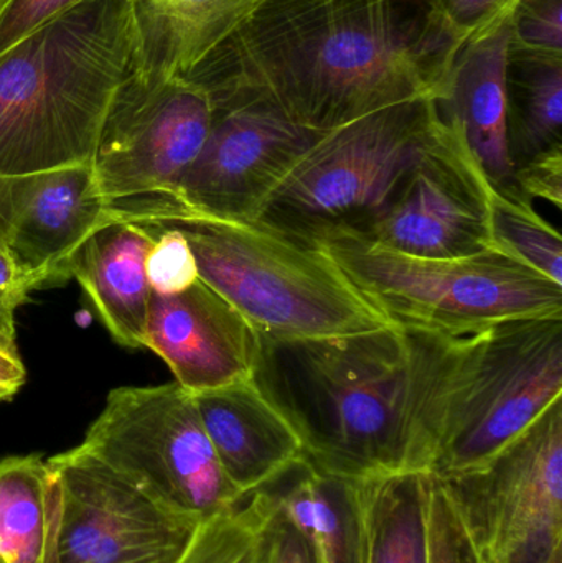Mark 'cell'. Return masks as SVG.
Masks as SVG:
<instances>
[{
	"label": "cell",
	"instance_id": "1",
	"mask_svg": "<svg viewBox=\"0 0 562 563\" xmlns=\"http://www.w3.org/2000/svg\"><path fill=\"white\" fill-rule=\"evenodd\" d=\"M459 49L436 0H266L187 79L213 108L263 104L326 134L439 101Z\"/></svg>",
	"mask_w": 562,
	"mask_h": 563
},
{
	"label": "cell",
	"instance_id": "2",
	"mask_svg": "<svg viewBox=\"0 0 562 563\" xmlns=\"http://www.w3.org/2000/svg\"><path fill=\"white\" fill-rule=\"evenodd\" d=\"M442 334L395 327L320 340L256 334L253 380L335 478L429 472L428 404Z\"/></svg>",
	"mask_w": 562,
	"mask_h": 563
},
{
	"label": "cell",
	"instance_id": "3",
	"mask_svg": "<svg viewBox=\"0 0 562 563\" xmlns=\"http://www.w3.org/2000/svg\"><path fill=\"white\" fill-rule=\"evenodd\" d=\"M134 53L131 0H79L0 55V177L91 162Z\"/></svg>",
	"mask_w": 562,
	"mask_h": 563
},
{
	"label": "cell",
	"instance_id": "4",
	"mask_svg": "<svg viewBox=\"0 0 562 563\" xmlns=\"http://www.w3.org/2000/svg\"><path fill=\"white\" fill-rule=\"evenodd\" d=\"M560 399L562 318L444 334L429 396V473L481 468Z\"/></svg>",
	"mask_w": 562,
	"mask_h": 563
},
{
	"label": "cell",
	"instance_id": "5",
	"mask_svg": "<svg viewBox=\"0 0 562 563\" xmlns=\"http://www.w3.org/2000/svg\"><path fill=\"white\" fill-rule=\"evenodd\" d=\"M190 243L198 274L269 340H320L395 327L317 247L261 224L170 218Z\"/></svg>",
	"mask_w": 562,
	"mask_h": 563
},
{
	"label": "cell",
	"instance_id": "6",
	"mask_svg": "<svg viewBox=\"0 0 562 563\" xmlns=\"http://www.w3.org/2000/svg\"><path fill=\"white\" fill-rule=\"evenodd\" d=\"M322 251L393 323L465 336L524 318H562V285L502 251L455 260L408 256L339 233Z\"/></svg>",
	"mask_w": 562,
	"mask_h": 563
},
{
	"label": "cell",
	"instance_id": "7",
	"mask_svg": "<svg viewBox=\"0 0 562 563\" xmlns=\"http://www.w3.org/2000/svg\"><path fill=\"white\" fill-rule=\"evenodd\" d=\"M441 122L438 101L421 98L326 132L253 223L310 247L355 233L388 203Z\"/></svg>",
	"mask_w": 562,
	"mask_h": 563
},
{
	"label": "cell",
	"instance_id": "8",
	"mask_svg": "<svg viewBox=\"0 0 562 563\" xmlns=\"http://www.w3.org/2000/svg\"><path fill=\"white\" fill-rule=\"evenodd\" d=\"M81 446L165 508L198 521L247 499L228 482L194 399L177 383L111 390Z\"/></svg>",
	"mask_w": 562,
	"mask_h": 563
},
{
	"label": "cell",
	"instance_id": "9",
	"mask_svg": "<svg viewBox=\"0 0 562 563\" xmlns=\"http://www.w3.org/2000/svg\"><path fill=\"white\" fill-rule=\"evenodd\" d=\"M438 479L485 563H548L562 545V399L481 468Z\"/></svg>",
	"mask_w": 562,
	"mask_h": 563
},
{
	"label": "cell",
	"instance_id": "10",
	"mask_svg": "<svg viewBox=\"0 0 562 563\" xmlns=\"http://www.w3.org/2000/svg\"><path fill=\"white\" fill-rule=\"evenodd\" d=\"M320 135L267 106L213 108L203 148L172 197L125 203L122 214L135 223H161L181 214L254 221Z\"/></svg>",
	"mask_w": 562,
	"mask_h": 563
},
{
	"label": "cell",
	"instance_id": "11",
	"mask_svg": "<svg viewBox=\"0 0 562 563\" xmlns=\"http://www.w3.org/2000/svg\"><path fill=\"white\" fill-rule=\"evenodd\" d=\"M213 106L187 78L148 81L129 75L119 88L92 155L111 207L168 198L203 148Z\"/></svg>",
	"mask_w": 562,
	"mask_h": 563
},
{
	"label": "cell",
	"instance_id": "12",
	"mask_svg": "<svg viewBox=\"0 0 562 563\" xmlns=\"http://www.w3.org/2000/svg\"><path fill=\"white\" fill-rule=\"evenodd\" d=\"M491 194L461 131L442 115L388 203L346 234L408 256H474L492 250Z\"/></svg>",
	"mask_w": 562,
	"mask_h": 563
},
{
	"label": "cell",
	"instance_id": "13",
	"mask_svg": "<svg viewBox=\"0 0 562 563\" xmlns=\"http://www.w3.org/2000/svg\"><path fill=\"white\" fill-rule=\"evenodd\" d=\"M48 463L62 496L55 563H175L200 526L81 445Z\"/></svg>",
	"mask_w": 562,
	"mask_h": 563
},
{
	"label": "cell",
	"instance_id": "14",
	"mask_svg": "<svg viewBox=\"0 0 562 563\" xmlns=\"http://www.w3.org/2000/svg\"><path fill=\"white\" fill-rule=\"evenodd\" d=\"M112 218L91 162L0 177V250L32 290L71 279L73 257Z\"/></svg>",
	"mask_w": 562,
	"mask_h": 563
},
{
	"label": "cell",
	"instance_id": "15",
	"mask_svg": "<svg viewBox=\"0 0 562 563\" xmlns=\"http://www.w3.org/2000/svg\"><path fill=\"white\" fill-rule=\"evenodd\" d=\"M145 347L194 396L250 379L256 333L227 298L200 279L181 294L151 295Z\"/></svg>",
	"mask_w": 562,
	"mask_h": 563
},
{
	"label": "cell",
	"instance_id": "16",
	"mask_svg": "<svg viewBox=\"0 0 562 563\" xmlns=\"http://www.w3.org/2000/svg\"><path fill=\"white\" fill-rule=\"evenodd\" d=\"M191 399L221 470L244 498L276 486L302 462L299 437L253 377Z\"/></svg>",
	"mask_w": 562,
	"mask_h": 563
},
{
	"label": "cell",
	"instance_id": "17",
	"mask_svg": "<svg viewBox=\"0 0 562 563\" xmlns=\"http://www.w3.org/2000/svg\"><path fill=\"white\" fill-rule=\"evenodd\" d=\"M511 13L459 49L438 101L442 115L461 131L491 187L502 191L514 187L508 154Z\"/></svg>",
	"mask_w": 562,
	"mask_h": 563
},
{
	"label": "cell",
	"instance_id": "18",
	"mask_svg": "<svg viewBox=\"0 0 562 563\" xmlns=\"http://www.w3.org/2000/svg\"><path fill=\"white\" fill-rule=\"evenodd\" d=\"M152 244L154 234L144 224L114 214L69 264V276L81 285L112 340L131 350L145 347L147 338L152 290L145 261Z\"/></svg>",
	"mask_w": 562,
	"mask_h": 563
},
{
	"label": "cell",
	"instance_id": "19",
	"mask_svg": "<svg viewBox=\"0 0 562 563\" xmlns=\"http://www.w3.org/2000/svg\"><path fill=\"white\" fill-rule=\"evenodd\" d=\"M266 0H131L132 75L148 81L187 78Z\"/></svg>",
	"mask_w": 562,
	"mask_h": 563
},
{
	"label": "cell",
	"instance_id": "20",
	"mask_svg": "<svg viewBox=\"0 0 562 563\" xmlns=\"http://www.w3.org/2000/svg\"><path fill=\"white\" fill-rule=\"evenodd\" d=\"M276 492L286 515L306 536L317 563H366L360 482L335 478L300 462Z\"/></svg>",
	"mask_w": 562,
	"mask_h": 563
},
{
	"label": "cell",
	"instance_id": "21",
	"mask_svg": "<svg viewBox=\"0 0 562 563\" xmlns=\"http://www.w3.org/2000/svg\"><path fill=\"white\" fill-rule=\"evenodd\" d=\"M62 496L42 455L0 460V563H55Z\"/></svg>",
	"mask_w": 562,
	"mask_h": 563
},
{
	"label": "cell",
	"instance_id": "22",
	"mask_svg": "<svg viewBox=\"0 0 562 563\" xmlns=\"http://www.w3.org/2000/svg\"><path fill=\"white\" fill-rule=\"evenodd\" d=\"M429 472L362 479L366 563H431Z\"/></svg>",
	"mask_w": 562,
	"mask_h": 563
},
{
	"label": "cell",
	"instance_id": "23",
	"mask_svg": "<svg viewBox=\"0 0 562 563\" xmlns=\"http://www.w3.org/2000/svg\"><path fill=\"white\" fill-rule=\"evenodd\" d=\"M562 147V59L511 55L508 154L515 168Z\"/></svg>",
	"mask_w": 562,
	"mask_h": 563
},
{
	"label": "cell",
	"instance_id": "24",
	"mask_svg": "<svg viewBox=\"0 0 562 563\" xmlns=\"http://www.w3.org/2000/svg\"><path fill=\"white\" fill-rule=\"evenodd\" d=\"M175 563H273L266 489L201 521Z\"/></svg>",
	"mask_w": 562,
	"mask_h": 563
},
{
	"label": "cell",
	"instance_id": "25",
	"mask_svg": "<svg viewBox=\"0 0 562 563\" xmlns=\"http://www.w3.org/2000/svg\"><path fill=\"white\" fill-rule=\"evenodd\" d=\"M492 247L562 285L560 231L541 218L528 198L514 190L491 194Z\"/></svg>",
	"mask_w": 562,
	"mask_h": 563
},
{
	"label": "cell",
	"instance_id": "26",
	"mask_svg": "<svg viewBox=\"0 0 562 563\" xmlns=\"http://www.w3.org/2000/svg\"><path fill=\"white\" fill-rule=\"evenodd\" d=\"M141 224L154 234V244L145 261L152 294H181L200 280L194 251L178 228L172 224Z\"/></svg>",
	"mask_w": 562,
	"mask_h": 563
},
{
	"label": "cell",
	"instance_id": "27",
	"mask_svg": "<svg viewBox=\"0 0 562 563\" xmlns=\"http://www.w3.org/2000/svg\"><path fill=\"white\" fill-rule=\"evenodd\" d=\"M511 55L562 59V0H520L511 13Z\"/></svg>",
	"mask_w": 562,
	"mask_h": 563
},
{
	"label": "cell",
	"instance_id": "28",
	"mask_svg": "<svg viewBox=\"0 0 562 563\" xmlns=\"http://www.w3.org/2000/svg\"><path fill=\"white\" fill-rule=\"evenodd\" d=\"M429 551L431 563H485L436 476L429 496Z\"/></svg>",
	"mask_w": 562,
	"mask_h": 563
},
{
	"label": "cell",
	"instance_id": "29",
	"mask_svg": "<svg viewBox=\"0 0 562 563\" xmlns=\"http://www.w3.org/2000/svg\"><path fill=\"white\" fill-rule=\"evenodd\" d=\"M518 2L520 0H436V5L462 48L514 12Z\"/></svg>",
	"mask_w": 562,
	"mask_h": 563
},
{
	"label": "cell",
	"instance_id": "30",
	"mask_svg": "<svg viewBox=\"0 0 562 563\" xmlns=\"http://www.w3.org/2000/svg\"><path fill=\"white\" fill-rule=\"evenodd\" d=\"M79 0H0V55Z\"/></svg>",
	"mask_w": 562,
	"mask_h": 563
},
{
	"label": "cell",
	"instance_id": "31",
	"mask_svg": "<svg viewBox=\"0 0 562 563\" xmlns=\"http://www.w3.org/2000/svg\"><path fill=\"white\" fill-rule=\"evenodd\" d=\"M511 190L533 201L535 198L562 208V147L544 152L514 170Z\"/></svg>",
	"mask_w": 562,
	"mask_h": 563
},
{
	"label": "cell",
	"instance_id": "32",
	"mask_svg": "<svg viewBox=\"0 0 562 563\" xmlns=\"http://www.w3.org/2000/svg\"><path fill=\"white\" fill-rule=\"evenodd\" d=\"M266 506L273 563H317L309 541L290 521L273 488L266 489Z\"/></svg>",
	"mask_w": 562,
	"mask_h": 563
},
{
	"label": "cell",
	"instance_id": "33",
	"mask_svg": "<svg viewBox=\"0 0 562 563\" xmlns=\"http://www.w3.org/2000/svg\"><path fill=\"white\" fill-rule=\"evenodd\" d=\"M32 291L29 282L9 254L0 250V346L19 353L15 314Z\"/></svg>",
	"mask_w": 562,
	"mask_h": 563
},
{
	"label": "cell",
	"instance_id": "34",
	"mask_svg": "<svg viewBox=\"0 0 562 563\" xmlns=\"http://www.w3.org/2000/svg\"><path fill=\"white\" fill-rule=\"evenodd\" d=\"M26 371L19 353L0 346V400H10L25 384Z\"/></svg>",
	"mask_w": 562,
	"mask_h": 563
},
{
	"label": "cell",
	"instance_id": "35",
	"mask_svg": "<svg viewBox=\"0 0 562 563\" xmlns=\"http://www.w3.org/2000/svg\"><path fill=\"white\" fill-rule=\"evenodd\" d=\"M548 563H562V545L560 549L554 551V554L551 555V559L548 561Z\"/></svg>",
	"mask_w": 562,
	"mask_h": 563
}]
</instances>
